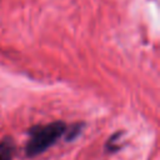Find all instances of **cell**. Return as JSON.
<instances>
[{
    "mask_svg": "<svg viewBox=\"0 0 160 160\" xmlns=\"http://www.w3.org/2000/svg\"><path fill=\"white\" fill-rule=\"evenodd\" d=\"M66 132V124L62 121H54L45 125H36L29 130V140L25 146V152L28 158H34L50 146H52L56 140Z\"/></svg>",
    "mask_w": 160,
    "mask_h": 160,
    "instance_id": "obj_1",
    "label": "cell"
},
{
    "mask_svg": "<svg viewBox=\"0 0 160 160\" xmlns=\"http://www.w3.org/2000/svg\"><path fill=\"white\" fill-rule=\"evenodd\" d=\"M15 152V144L11 138H4L0 141V160H11Z\"/></svg>",
    "mask_w": 160,
    "mask_h": 160,
    "instance_id": "obj_2",
    "label": "cell"
},
{
    "mask_svg": "<svg viewBox=\"0 0 160 160\" xmlns=\"http://www.w3.org/2000/svg\"><path fill=\"white\" fill-rule=\"evenodd\" d=\"M81 128H82V124H74L71 128H70V130L68 131V134H66V140L68 141H70V140H72V139H75L79 134H80V131H81Z\"/></svg>",
    "mask_w": 160,
    "mask_h": 160,
    "instance_id": "obj_3",
    "label": "cell"
}]
</instances>
